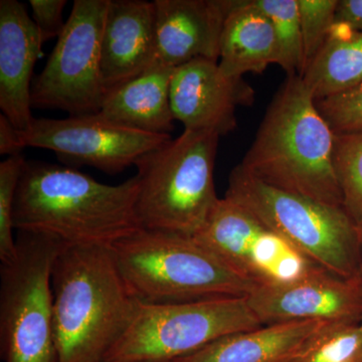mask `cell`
<instances>
[{"mask_svg": "<svg viewBox=\"0 0 362 362\" xmlns=\"http://www.w3.org/2000/svg\"><path fill=\"white\" fill-rule=\"evenodd\" d=\"M138 192L136 175L108 185L70 166L26 160L14 202V230L66 245L111 247L142 228Z\"/></svg>", "mask_w": 362, "mask_h": 362, "instance_id": "cell-1", "label": "cell"}, {"mask_svg": "<svg viewBox=\"0 0 362 362\" xmlns=\"http://www.w3.org/2000/svg\"><path fill=\"white\" fill-rule=\"evenodd\" d=\"M59 362H104L137 314L111 247H62L52 269Z\"/></svg>", "mask_w": 362, "mask_h": 362, "instance_id": "cell-2", "label": "cell"}, {"mask_svg": "<svg viewBox=\"0 0 362 362\" xmlns=\"http://www.w3.org/2000/svg\"><path fill=\"white\" fill-rule=\"evenodd\" d=\"M334 140L301 77L288 76L240 165L271 187L342 207Z\"/></svg>", "mask_w": 362, "mask_h": 362, "instance_id": "cell-3", "label": "cell"}, {"mask_svg": "<svg viewBox=\"0 0 362 362\" xmlns=\"http://www.w3.org/2000/svg\"><path fill=\"white\" fill-rule=\"evenodd\" d=\"M121 275L140 304L247 297L258 287L194 238L140 228L111 247Z\"/></svg>", "mask_w": 362, "mask_h": 362, "instance_id": "cell-4", "label": "cell"}, {"mask_svg": "<svg viewBox=\"0 0 362 362\" xmlns=\"http://www.w3.org/2000/svg\"><path fill=\"white\" fill-rule=\"evenodd\" d=\"M220 136L185 130L137 162L142 228L194 237L218 204L214 164Z\"/></svg>", "mask_w": 362, "mask_h": 362, "instance_id": "cell-5", "label": "cell"}, {"mask_svg": "<svg viewBox=\"0 0 362 362\" xmlns=\"http://www.w3.org/2000/svg\"><path fill=\"white\" fill-rule=\"evenodd\" d=\"M226 197L246 209L314 265L358 281L362 240L343 207L271 187L240 164L228 177Z\"/></svg>", "mask_w": 362, "mask_h": 362, "instance_id": "cell-6", "label": "cell"}, {"mask_svg": "<svg viewBox=\"0 0 362 362\" xmlns=\"http://www.w3.org/2000/svg\"><path fill=\"white\" fill-rule=\"evenodd\" d=\"M18 256L0 269V350L4 362H59L52 269L64 243L18 232Z\"/></svg>", "mask_w": 362, "mask_h": 362, "instance_id": "cell-7", "label": "cell"}, {"mask_svg": "<svg viewBox=\"0 0 362 362\" xmlns=\"http://www.w3.org/2000/svg\"><path fill=\"white\" fill-rule=\"evenodd\" d=\"M261 326L246 297L139 304L130 327L104 362H175L218 338Z\"/></svg>", "mask_w": 362, "mask_h": 362, "instance_id": "cell-8", "label": "cell"}, {"mask_svg": "<svg viewBox=\"0 0 362 362\" xmlns=\"http://www.w3.org/2000/svg\"><path fill=\"white\" fill-rule=\"evenodd\" d=\"M109 0H75L65 28L32 87V106L70 116L100 113L107 92L101 42Z\"/></svg>", "mask_w": 362, "mask_h": 362, "instance_id": "cell-9", "label": "cell"}, {"mask_svg": "<svg viewBox=\"0 0 362 362\" xmlns=\"http://www.w3.org/2000/svg\"><path fill=\"white\" fill-rule=\"evenodd\" d=\"M192 238L256 286L290 282L320 268L226 197L220 199L206 225Z\"/></svg>", "mask_w": 362, "mask_h": 362, "instance_id": "cell-10", "label": "cell"}, {"mask_svg": "<svg viewBox=\"0 0 362 362\" xmlns=\"http://www.w3.org/2000/svg\"><path fill=\"white\" fill-rule=\"evenodd\" d=\"M168 134L132 129L101 114L65 119H33L20 131L21 147L51 150L69 165H87L107 175H118L145 154L169 141Z\"/></svg>", "mask_w": 362, "mask_h": 362, "instance_id": "cell-11", "label": "cell"}, {"mask_svg": "<svg viewBox=\"0 0 362 362\" xmlns=\"http://www.w3.org/2000/svg\"><path fill=\"white\" fill-rule=\"evenodd\" d=\"M262 325L293 321L362 322L358 281L316 268L282 284L258 286L246 297Z\"/></svg>", "mask_w": 362, "mask_h": 362, "instance_id": "cell-12", "label": "cell"}, {"mask_svg": "<svg viewBox=\"0 0 362 362\" xmlns=\"http://www.w3.org/2000/svg\"><path fill=\"white\" fill-rule=\"evenodd\" d=\"M254 102L251 86L225 75L218 62L194 59L175 68L171 78V110L185 130L228 134L237 127V109Z\"/></svg>", "mask_w": 362, "mask_h": 362, "instance_id": "cell-13", "label": "cell"}, {"mask_svg": "<svg viewBox=\"0 0 362 362\" xmlns=\"http://www.w3.org/2000/svg\"><path fill=\"white\" fill-rule=\"evenodd\" d=\"M156 62L177 68L194 59L218 62L232 0H156Z\"/></svg>", "mask_w": 362, "mask_h": 362, "instance_id": "cell-14", "label": "cell"}, {"mask_svg": "<svg viewBox=\"0 0 362 362\" xmlns=\"http://www.w3.org/2000/svg\"><path fill=\"white\" fill-rule=\"evenodd\" d=\"M37 25L16 0L0 1V109L20 131L30 127L33 68L42 54Z\"/></svg>", "mask_w": 362, "mask_h": 362, "instance_id": "cell-15", "label": "cell"}, {"mask_svg": "<svg viewBox=\"0 0 362 362\" xmlns=\"http://www.w3.org/2000/svg\"><path fill=\"white\" fill-rule=\"evenodd\" d=\"M156 62V11L145 0H109L101 42L106 92L141 75Z\"/></svg>", "mask_w": 362, "mask_h": 362, "instance_id": "cell-16", "label": "cell"}, {"mask_svg": "<svg viewBox=\"0 0 362 362\" xmlns=\"http://www.w3.org/2000/svg\"><path fill=\"white\" fill-rule=\"evenodd\" d=\"M175 70L156 62L141 75L108 90L100 114L132 129L170 135L175 120L170 104Z\"/></svg>", "mask_w": 362, "mask_h": 362, "instance_id": "cell-17", "label": "cell"}, {"mask_svg": "<svg viewBox=\"0 0 362 362\" xmlns=\"http://www.w3.org/2000/svg\"><path fill=\"white\" fill-rule=\"evenodd\" d=\"M275 33L265 13L252 0H232L223 23L218 66L228 77L243 78L247 73H263L277 65Z\"/></svg>", "mask_w": 362, "mask_h": 362, "instance_id": "cell-18", "label": "cell"}, {"mask_svg": "<svg viewBox=\"0 0 362 362\" xmlns=\"http://www.w3.org/2000/svg\"><path fill=\"white\" fill-rule=\"evenodd\" d=\"M324 321H293L218 338L175 362H278L312 337Z\"/></svg>", "mask_w": 362, "mask_h": 362, "instance_id": "cell-19", "label": "cell"}, {"mask_svg": "<svg viewBox=\"0 0 362 362\" xmlns=\"http://www.w3.org/2000/svg\"><path fill=\"white\" fill-rule=\"evenodd\" d=\"M300 77L315 101L362 84V32L335 21L322 49Z\"/></svg>", "mask_w": 362, "mask_h": 362, "instance_id": "cell-20", "label": "cell"}, {"mask_svg": "<svg viewBox=\"0 0 362 362\" xmlns=\"http://www.w3.org/2000/svg\"><path fill=\"white\" fill-rule=\"evenodd\" d=\"M278 362H362L361 324L328 322Z\"/></svg>", "mask_w": 362, "mask_h": 362, "instance_id": "cell-21", "label": "cell"}, {"mask_svg": "<svg viewBox=\"0 0 362 362\" xmlns=\"http://www.w3.org/2000/svg\"><path fill=\"white\" fill-rule=\"evenodd\" d=\"M333 166L343 209L362 240V132L335 133Z\"/></svg>", "mask_w": 362, "mask_h": 362, "instance_id": "cell-22", "label": "cell"}, {"mask_svg": "<svg viewBox=\"0 0 362 362\" xmlns=\"http://www.w3.org/2000/svg\"><path fill=\"white\" fill-rule=\"evenodd\" d=\"M270 20L278 47L277 65L288 76L301 74L303 65L301 26L297 0H252Z\"/></svg>", "mask_w": 362, "mask_h": 362, "instance_id": "cell-23", "label": "cell"}, {"mask_svg": "<svg viewBox=\"0 0 362 362\" xmlns=\"http://www.w3.org/2000/svg\"><path fill=\"white\" fill-rule=\"evenodd\" d=\"M26 159L23 154L7 157L0 163V261L11 263L18 256L13 237V209Z\"/></svg>", "mask_w": 362, "mask_h": 362, "instance_id": "cell-24", "label": "cell"}, {"mask_svg": "<svg viewBox=\"0 0 362 362\" xmlns=\"http://www.w3.org/2000/svg\"><path fill=\"white\" fill-rule=\"evenodd\" d=\"M301 26L303 65L300 76L322 49L335 23L338 0H297Z\"/></svg>", "mask_w": 362, "mask_h": 362, "instance_id": "cell-25", "label": "cell"}, {"mask_svg": "<svg viewBox=\"0 0 362 362\" xmlns=\"http://www.w3.org/2000/svg\"><path fill=\"white\" fill-rule=\"evenodd\" d=\"M315 102L334 133L362 132V84Z\"/></svg>", "mask_w": 362, "mask_h": 362, "instance_id": "cell-26", "label": "cell"}, {"mask_svg": "<svg viewBox=\"0 0 362 362\" xmlns=\"http://www.w3.org/2000/svg\"><path fill=\"white\" fill-rule=\"evenodd\" d=\"M33 11V21L37 25L42 44L59 37L66 23L63 11L66 0H30Z\"/></svg>", "mask_w": 362, "mask_h": 362, "instance_id": "cell-27", "label": "cell"}, {"mask_svg": "<svg viewBox=\"0 0 362 362\" xmlns=\"http://www.w3.org/2000/svg\"><path fill=\"white\" fill-rule=\"evenodd\" d=\"M23 148L20 140V130L16 129L4 114L0 115V153L1 156L21 154Z\"/></svg>", "mask_w": 362, "mask_h": 362, "instance_id": "cell-28", "label": "cell"}, {"mask_svg": "<svg viewBox=\"0 0 362 362\" xmlns=\"http://www.w3.org/2000/svg\"><path fill=\"white\" fill-rule=\"evenodd\" d=\"M335 21L362 32V0H338Z\"/></svg>", "mask_w": 362, "mask_h": 362, "instance_id": "cell-29", "label": "cell"}, {"mask_svg": "<svg viewBox=\"0 0 362 362\" xmlns=\"http://www.w3.org/2000/svg\"><path fill=\"white\" fill-rule=\"evenodd\" d=\"M358 282H359V285H361V288L362 290V265H361V275H359Z\"/></svg>", "mask_w": 362, "mask_h": 362, "instance_id": "cell-30", "label": "cell"}, {"mask_svg": "<svg viewBox=\"0 0 362 362\" xmlns=\"http://www.w3.org/2000/svg\"><path fill=\"white\" fill-rule=\"evenodd\" d=\"M361 324V327H362V322Z\"/></svg>", "mask_w": 362, "mask_h": 362, "instance_id": "cell-31", "label": "cell"}]
</instances>
